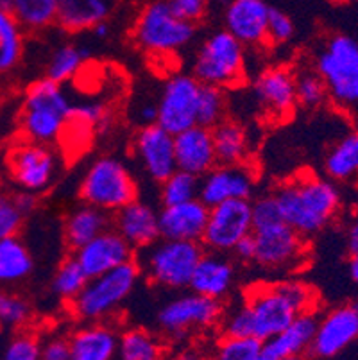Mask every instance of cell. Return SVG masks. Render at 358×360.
I'll return each mask as SVG.
<instances>
[{
	"mask_svg": "<svg viewBox=\"0 0 358 360\" xmlns=\"http://www.w3.org/2000/svg\"><path fill=\"white\" fill-rule=\"evenodd\" d=\"M317 294L301 280L255 283L244 294V303L221 319L222 335L272 339L295 316L315 312Z\"/></svg>",
	"mask_w": 358,
	"mask_h": 360,
	"instance_id": "6da1fadb",
	"label": "cell"
},
{
	"mask_svg": "<svg viewBox=\"0 0 358 360\" xmlns=\"http://www.w3.org/2000/svg\"><path fill=\"white\" fill-rule=\"evenodd\" d=\"M272 195L281 219L305 238L323 231L340 208L339 188L310 172L281 183Z\"/></svg>",
	"mask_w": 358,
	"mask_h": 360,
	"instance_id": "7a4b0ae2",
	"label": "cell"
},
{
	"mask_svg": "<svg viewBox=\"0 0 358 360\" xmlns=\"http://www.w3.org/2000/svg\"><path fill=\"white\" fill-rule=\"evenodd\" d=\"M72 101L63 84L49 77L32 81L24 94L20 131L24 140L44 146L59 142L72 113Z\"/></svg>",
	"mask_w": 358,
	"mask_h": 360,
	"instance_id": "3957f363",
	"label": "cell"
},
{
	"mask_svg": "<svg viewBox=\"0 0 358 360\" xmlns=\"http://www.w3.org/2000/svg\"><path fill=\"white\" fill-rule=\"evenodd\" d=\"M140 267L134 260L118 265L110 273L88 278L83 290L68 303V309L84 323H101L124 305L140 280Z\"/></svg>",
	"mask_w": 358,
	"mask_h": 360,
	"instance_id": "277c9868",
	"label": "cell"
},
{
	"mask_svg": "<svg viewBox=\"0 0 358 360\" xmlns=\"http://www.w3.org/2000/svg\"><path fill=\"white\" fill-rule=\"evenodd\" d=\"M196 36V25L181 20L172 13L167 0H151L134 18L131 38L134 45L154 58L174 56Z\"/></svg>",
	"mask_w": 358,
	"mask_h": 360,
	"instance_id": "5b68a950",
	"label": "cell"
},
{
	"mask_svg": "<svg viewBox=\"0 0 358 360\" xmlns=\"http://www.w3.org/2000/svg\"><path fill=\"white\" fill-rule=\"evenodd\" d=\"M315 72L321 75L328 99L340 110L358 111V41L335 34L315 56Z\"/></svg>",
	"mask_w": 358,
	"mask_h": 360,
	"instance_id": "8992f818",
	"label": "cell"
},
{
	"mask_svg": "<svg viewBox=\"0 0 358 360\" xmlns=\"http://www.w3.org/2000/svg\"><path fill=\"white\" fill-rule=\"evenodd\" d=\"M79 198L84 205L117 214L122 206L138 199V183L122 160L98 156L84 170L79 183Z\"/></svg>",
	"mask_w": 358,
	"mask_h": 360,
	"instance_id": "52a82bcc",
	"label": "cell"
},
{
	"mask_svg": "<svg viewBox=\"0 0 358 360\" xmlns=\"http://www.w3.org/2000/svg\"><path fill=\"white\" fill-rule=\"evenodd\" d=\"M205 255L201 242L167 240L158 238L154 244L142 250L138 267L151 283L163 289H188L197 264Z\"/></svg>",
	"mask_w": 358,
	"mask_h": 360,
	"instance_id": "ba28073f",
	"label": "cell"
},
{
	"mask_svg": "<svg viewBox=\"0 0 358 360\" xmlns=\"http://www.w3.org/2000/svg\"><path fill=\"white\" fill-rule=\"evenodd\" d=\"M192 75L201 84L222 90L241 86L248 77L245 47L226 29L212 32L197 49Z\"/></svg>",
	"mask_w": 358,
	"mask_h": 360,
	"instance_id": "9c48e42d",
	"label": "cell"
},
{
	"mask_svg": "<svg viewBox=\"0 0 358 360\" xmlns=\"http://www.w3.org/2000/svg\"><path fill=\"white\" fill-rule=\"evenodd\" d=\"M6 172L20 192L44 194L54 185L61 169L59 156L52 146L22 142L13 143L6 153Z\"/></svg>",
	"mask_w": 358,
	"mask_h": 360,
	"instance_id": "30bf717a",
	"label": "cell"
},
{
	"mask_svg": "<svg viewBox=\"0 0 358 360\" xmlns=\"http://www.w3.org/2000/svg\"><path fill=\"white\" fill-rule=\"evenodd\" d=\"M255 257L252 262L267 271L295 269L307 255V242L285 221L252 228Z\"/></svg>",
	"mask_w": 358,
	"mask_h": 360,
	"instance_id": "8fae6325",
	"label": "cell"
},
{
	"mask_svg": "<svg viewBox=\"0 0 358 360\" xmlns=\"http://www.w3.org/2000/svg\"><path fill=\"white\" fill-rule=\"evenodd\" d=\"M224 316L221 301L186 292L174 297L158 312V325L170 337H185L219 325Z\"/></svg>",
	"mask_w": 358,
	"mask_h": 360,
	"instance_id": "7c38bea8",
	"label": "cell"
},
{
	"mask_svg": "<svg viewBox=\"0 0 358 360\" xmlns=\"http://www.w3.org/2000/svg\"><path fill=\"white\" fill-rule=\"evenodd\" d=\"M201 83L192 74L174 72L163 83L158 97V126L177 135L197 124V97Z\"/></svg>",
	"mask_w": 358,
	"mask_h": 360,
	"instance_id": "4fadbf2b",
	"label": "cell"
},
{
	"mask_svg": "<svg viewBox=\"0 0 358 360\" xmlns=\"http://www.w3.org/2000/svg\"><path fill=\"white\" fill-rule=\"evenodd\" d=\"M252 233V210L249 199H235L208 210L203 248L213 253H231L235 245Z\"/></svg>",
	"mask_w": 358,
	"mask_h": 360,
	"instance_id": "5bb4252c",
	"label": "cell"
},
{
	"mask_svg": "<svg viewBox=\"0 0 358 360\" xmlns=\"http://www.w3.org/2000/svg\"><path fill=\"white\" fill-rule=\"evenodd\" d=\"M131 149L147 178L158 185L165 181L174 170H177L174 135L158 124L138 127Z\"/></svg>",
	"mask_w": 358,
	"mask_h": 360,
	"instance_id": "9a60e30c",
	"label": "cell"
},
{
	"mask_svg": "<svg viewBox=\"0 0 358 360\" xmlns=\"http://www.w3.org/2000/svg\"><path fill=\"white\" fill-rule=\"evenodd\" d=\"M255 169L245 163L236 165H219L199 178V199L208 208L235 199H249L255 194Z\"/></svg>",
	"mask_w": 358,
	"mask_h": 360,
	"instance_id": "2e32d148",
	"label": "cell"
},
{
	"mask_svg": "<svg viewBox=\"0 0 358 360\" xmlns=\"http://www.w3.org/2000/svg\"><path fill=\"white\" fill-rule=\"evenodd\" d=\"M252 94L265 115L274 120L288 119L298 106L295 72L285 65L265 68L252 81Z\"/></svg>",
	"mask_w": 358,
	"mask_h": 360,
	"instance_id": "e0dca14e",
	"label": "cell"
},
{
	"mask_svg": "<svg viewBox=\"0 0 358 360\" xmlns=\"http://www.w3.org/2000/svg\"><path fill=\"white\" fill-rule=\"evenodd\" d=\"M269 13L271 8L265 0H228L224 29L244 47H265Z\"/></svg>",
	"mask_w": 358,
	"mask_h": 360,
	"instance_id": "ac0fdd59",
	"label": "cell"
},
{
	"mask_svg": "<svg viewBox=\"0 0 358 360\" xmlns=\"http://www.w3.org/2000/svg\"><path fill=\"white\" fill-rule=\"evenodd\" d=\"M133 253V248L113 228H108L94 240L75 250L72 257L77 260L88 278H95L110 273L126 262L134 260Z\"/></svg>",
	"mask_w": 358,
	"mask_h": 360,
	"instance_id": "d6986e66",
	"label": "cell"
},
{
	"mask_svg": "<svg viewBox=\"0 0 358 360\" xmlns=\"http://www.w3.org/2000/svg\"><path fill=\"white\" fill-rule=\"evenodd\" d=\"M208 206L201 199L163 206L158 212L160 238L167 240L201 242L208 222Z\"/></svg>",
	"mask_w": 358,
	"mask_h": 360,
	"instance_id": "ffe728a7",
	"label": "cell"
},
{
	"mask_svg": "<svg viewBox=\"0 0 358 360\" xmlns=\"http://www.w3.org/2000/svg\"><path fill=\"white\" fill-rule=\"evenodd\" d=\"M174 153L177 169L196 178H203L217 165L212 129L199 124L174 135Z\"/></svg>",
	"mask_w": 358,
	"mask_h": 360,
	"instance_id": "44dd1931",
	"label": "cell"
},
{
	"mask_svg": "<svg viewBox=\"0 0 358 360\" xmlns=\"http://www.w3.org/2000/svg\"><path fill=\"white\" fill-rule=\"evenodd\" d=\"M358 337V319L354 307L333 309L317 321L310 349L317 356H335Z\"/></svg>",
	"mask_w": 358,
	"mask_h": 360,
	"instance_id": "7402d4cb",
	"label": "cell"
},
{
	"mask_svg": "<svg viewBox=\"0 0 358 360\" xmlns=\"http://www.w3.org/2000/svg\"><path fill=\"white\" fill-rule=\"evenodd\" d=\"M113 230L117 231L133 250H146L160 238L158 210L153 205L134 199L122 206L113 217Z\"/></svg>",
	"mask_w": 358,
	"mask_h": 360,
	"instance_id": "603a6c76",
	"label": "cell"
},
{
	"mask_svg": "<svg viewBox=\"0 0 358 360\" xmlns=\"http://www.w3.org/2000/svg\"><path fill=\"white\" fill-rule=\"evenodd\" d=\"M235 264L228 255L205 251L192 274L188 289L199 296L222 301L235 287Z\"/></svg>",
	"mask_w": 358,
	"mask_h": 360,
	"instance_id": "cb8c5ba5",
	"label": "cell"
},
{
	"mask_svg": "<svg viewBox=\"0 0 358 360\" xmlns=\"http://www.w3.org/2000/svg\"><path fill=\"white\" fill-rule=\"evenodd\" d=\"M317 314L303 312L295 316L288 326H285L278 335L265 340L262 346V356L265 360H283L301 356L307 352L314 340L315 328H317Z\"/></svg>",
	"mask_w": 358,
	"mask_h": 360,
	"instance_id": "d4e9b609",
	"label": "cell"
},
{
	"mask_svg": "<svg viewBox=\"0 0 358 360\" xmlns=\"http://www.w3.org/2000/svg\"><path fill=\"white\" fill-rule=\"evenodd\" d=\"M70 360H113L118 335L106 323H88L68 337Z\"/></svg>",
	"mask_w": 358,
	"mask_h": 360,
	"instance_id": "484cf974",
	"label": "cell"
},
{
	"mask_svg": "<svg viewBox=\"0 0 358 360\" xmlns=\"http://www.w3.org/2000/svg\"><path fill=\"white\" fill-rule=\"evenodd\" d=\"M108 228H111L110 214L81 202L79 206L72 208L65 217L63 237L68 248L75 251L98 237Z\"/></svg>",
	"mask_w": 358,
	"mask_h": 360,
	"instance_id": "4316f807",
	"label": "cell"
},
{
	"mask_svg": "<svg viewBox=\"0 0 358 360\" xmlns=\"http://www.w3.org/2000/svg\"><path fill=\"white\" fill-rule=\"evenodd\" d=\"M111 13V0H59L58 24L65 32L91 31L97 24L106 22Z\"/></svg>",
	"mask_w": 358,
	"mask_h": 360,
	"instance_id": "83f0119b",
	"label": "cell"
},
{
	"mask_svg": "<svg viewBox=\"0 0 358 360\" xmlns=\"http://www.w3.org/2000/svg\"><path fill=\"white\" fill-rule=\"evenodd\" d=\"M212 140L219 165H236L248 162L249 135L241 122L224 119L212 127Z\"/></svg>",
	"mask_w": 358,
	"mask_h": 360,
	"instance_id": "f1b7e54d",
	"label": "cell"
},
{
	"mask_svg": "<svg viewBox=\"0 0 358 360\" xmlns=\"http://www.w3.org/2000/svg\"><path fill=\"white\" fill-rule=\"evenodd\" d=\"M59 0H8V11L25 32H41L58 24Z\"/></svg>",
	"mask_w": 358,
	"mask_h": 360,
	"instance_id": "f546056e",
	"label": "cell"
},
{
	"mask_svg": "<svg viewBox=\"0 0 358 360\" xmlns=\"http://www.w3.org/2000/svg\"><path fill=\"white\" fill-rule=\"evenodd\" d=\"M34 269V260L27 245L18 237L0 240V287L16 285Z\"/></svg>",
	"mask_w": 358,
	"mask_h": 360,
	"instance_id": "4dcf8cb0",
	"label": "cell"
},
{
	"mask_svg": "<svg viewBox=\"0 0 358 360\" xmlns=\"http://www.w3.org/2000/svg\"><path fill=\"white\" fill-rule=\"evenodd\" d=\"M90 58V49L87 45L67 41L51 52V58L45 67V77L59 84L72 81L79 72L83 70Z\"/></svg>",
	"mask_w": 358,
	"mask_h": 360,
	"instance_id": "1f68e13d",
	"label": "cell"
},
{
	"mask_svg": "<svg viewBox=\"0 0 358 360\" xmlns=\"http://www.w3.org/2000/svg\"><path fill=\"white\" fill-rule=\"evenodd\" d=\"M328 178L339 183L358 179V131L347 133L331 147L324 160Z\"/></svg>",
	"mask_w": 358,
	"mask_h": 360,
	"instance_id": "d6a6232c",
	"label": "cell"
},
{
	"mask_svg": "<svg viewBox=\"0 0 358 360\" xmlns=\"http://www.w3.org/2000/svg\"><path fill=\"white\" fill-rule=\"evenodd\" d=\"M25 31L6 8H0V75L11 74L22 63Z\"/></svg>",
	"mask_w": 358,
	"mask_h": 360,
	"instance_id": "836d02e7",
	"label": "cell"
},
{
	"mask_svg": "<svg viewBox=\"0 0 358 360\" xmlns=\"http://www.w3.org/2000/svg\"><path fill=\"white\" fill-rule=\"evenodd\" d=\"M120 360H162L165 353L162 339L143 328H129L118 337Z\"/></svg>",
	"mask_w": 358,
	"mask_h": 360,
	"instance_id": "e575fe53",
	"label": "cell"
},
{
	"mask_svg": "<svg viewBox=\"0 0 358 360\" xmlns=\"http://www.w3.org/2000/svg\"><path fill=\"white\" fill-rule=\"evenodd\" d=\"M88 276L84 271L81 269V265L77 264L74 257L65 258L61 264L58 265L54 276H52V292L59 297L70 303L75 296H77L83 287L87 285Z\"/></svg>",
	"mask_w": 358,
	"mask_h": 360,
	"instance_id": "d590c367",
	"label": "cell"
},
{
	"mask_svg": "<svg viewBox=\"0 0 358 360\" xmlns=\"http://www.w3.org/2000/svg\"><path fill=\"white\" fill-rule=\"evenodd\" d=\"M197 198H199V178L188 172L177 169L165 181L160 183V201L163 206L179 205Z\"/></svg>",
	"mask_w": 358,
	"mask_h": 360,
	"instance_id": "8d00e7d4",
	"label": "cell"
},
{
	"mask_svg": "<svg viewBox=\"0 0 358 360\" xmlns=\"http://www.w3.org/2000/svg\"><path fill=\"white\" fill-rule=\"evenodd\" d=\"M226 119V94L222 88L212 84H201L197 97V124L205 127H215Z\"/></svg>",
	"mask_w": 358,
	"mask_h": 360,
	"instance_id": "74e56055",
	"label": "cell"
},
{
	"mask_svg": "<svg viewBox=\"0 0 358 360\" xmlns=\"http://www.w3.org/2000/svg\"><path fill=\"white\" fill-rule=\"evenodd\" d=\"M262 346L264 342L252 337L222 335L212 360H256L262 355Z\"/></svg>",
	"mask_w": 358,
	"mask_h": 360,
	"instance_id": "f35d334b",
	"label": "cell"
},
{
	"mask_svg": "<svg viewBox=\"0 0 358 360\" xmlns=\"http://www.w3.org/2000/svg\"><path fill=\"white\" fill-rule=\"evenodd\" d=\"M32 309L24 296L0 287V326L22 328L29 323Z\"/></svg>",
	"mask_w": 358,
	"mask_h": 360,
	"instance_id": "ab89813d",
	"label": "cell"
},
{
	"mask_svg": "<svg viewBox=\"0 0 358 360\" xmlns=\"http://www.w3.org/2000/svg\"><path fill=\"white\" fill-rule=\"evenodd\" d=\"M295 99L305 108H319L326 103L328 91L315 70L295 72Z\"/></svg>",
	"mask_w": 358,
	"mask_h": 360,
	"instance_id": "60d3db41",
	"label": "cell"
},
{
	"mask_svg": "<svg viewBox=\"0 0 358 360\" xmlns=\"http://www.w3.org/2000/svg\"><path fill=\"white\" fill-rule=\"evenodd\" d=\"M2 360H41V342L32 333H16L4 346Z\"/></svg>",
	"mask_w": 358,
	"mask_h": 360,
	"instance_id": "b9f144b4",
	"label": "cell"
},
{
	"mask_svg": "<svg viewBox=\"0 0 358 360\" xmlns=\"http://www.w3.org/2000/svg\"><path fill=\"white\" fill-rule=\"evenodd\" d=\"M25 215L20 212L15 202V195L0 192V240L18 237Z\"/></svg>",
	"mask_w": 358,
	"mask_h": 360,
	"instance_id": "7bdbcfd3",
	"label": "cell"
},
{
	"mask_svg": "<svg viewBox=\"0 0 358 360\" xmlns=\"http://www.w3.org/2000/svg\"><path fill=\"white\" fill-rule=\"evenodd\" d=\"M294 22L288 15H285L280 9H272L269 13V22H267V45L278 47L287 41L292 40L294 36Z\"/></svg>",
	"mask_w": 358,
	"mask_h": 360,
	"instance_id": "ee69618b",
	"label": "cell"
},
{
	"mask_svg": "<svg viewBox=\"0 0 358 360\" xmlns=\"http://www.w3.org/2000/svg\"><path fill=\"white\" fill-rule=\"evenodd\" d=\"M167 4L181 20L197 25L208 15L212 0H167Z\"/></svg>",
	"mask_w": 358,
	"mask_h": 360,
	"instance_id": "f6af8a7d",
	"label": "cell"
},
{
	"mask_svg": "<svg viewBox=\"0 0 358 360\" xmlns=\"http://www.w3.org/2000/svg\"><path fill=\"white\" fill-rule=\"evenodd\" d=\"M41 360H70V346L68 339L52 337L41 345Z\"/></svg>",
	"mask_w": 358,
	"mask_h": 360,
	"instance_id": "bcb514c9",
	"label": "cell"
},
{
	"mask_svg": "<svg viewBox=\"0 0 358 360\" xmlns=\"http://www.w3.org/2000/svg\"><path fill=\"white\" fill-rule=\"evenodd\" d=\"M133 119L140 127L156 124L158 120V104L156 101L143 99L138 101L133 108Z\"/></svg>",
	"mask_w": 358,
	"mask_h": 360,
	"instance_id": "7dc6e473",
	"label": "cell"
},
{
	"mask_svg": "<svg viewBox=\"0 0 358 360\" xmlns=\"http://www.w3.org/2000/svg\"><path fill=\"white\" fill-rule=\"evenodd\" d=\"M15 202L20 208V212L27 217V215H31L36 210V206H38V195L29 194V192H18V194H15Z\"/></svg>",
	"mask_w": 358,
	"mask_h": 360,
	"instance_id": "c3c4849f",
	"label": "cell"
},
{
	"mask_svg": "<svg viewBox=\"0 0 358 360\" xmlns=\"http://www.w3.org/2000/svg\"><path fill=\"white\" fill-rule=\"evenodd\" d=\"M236 258L241 262H252V257H255V244H252V237H245L244 240H241L235 245V250L231 251Z\"/></svg>",
	"mask_w": 358,
	"mask_h": 360,
	"instance_id": "681fc988",
	"label": "cell"
},
{
	"mask_svg": "<svg viewBox=\"0 0 358 360\" xmlns=\"http://www.w3.org/2000/svg\"><path fill=\"white\" fill-rule=\"evenodd\" d=\"M174 360H212V356H208L205 352H201V349L186 348L183 349L179 355H176V359Z\"/></svg>",
	"mask_w": 358,
	"mask_h": 360,
	"instance_id": "f907efd6",
	"label": "cell"
},
{
	"mask_svg": "<svg viewBox=\"0 0 358 360\" xmlns=\"http://www.w3.org/2000/svg\"><path fill=\"white\" fill-rule=\"evenodd\" d=\"M346 242H347V250H350V253L358 255V221H354L353 224L350 226Z\"/></svg>",
	"mask_w": 358,
	"mask_h": 360,
	"instance_id": "816d5d0a",
	"label": "cell"
},
{
	"mask_svg": "<svg viewBox=\"0 0 358 360\" xmlns=\"http://www.w3.org/2000/svg\"><path fill=\"white\" fill-rule=\"evenodd\" d=\"M91 32H94V36L95 38H98V40H106L108 36H110L111 29L110 25H108V22H101V24H97L94 29H91Z\"/></svg>",
	"mask_w": 358,
	"mask_h": 360,
	"instance_id": "f5cc1de1",
	"label": "cell"
},
{
	"mask_svg": "<svg viewBox=\"0 0 358 360\" xmlns=\"http://www.w3.org/2000/svg\"><path fill=\"white\" fill-rule=\"evenodd\" d=\"M350 274H351V278H353V280L358 283V255H351Z\"/></svg>",
	"mask_w": 358,
	"mask_h": 360,
	"instance_id": "db71d44e",
	"label": "cell"
},
{
	"mask_svg": "<svg viewBox=\"0 0 358 360\" xmlns=\"http://www.w3.org/2000/svg\"><path fill=\"white\" fill-rule=\"evenodd\" d=\"M0 8L8 9V0H0Z\"/></svg>",
	"mask_w": 358,
	"mask_h": 360,
	"instance_id": "11a10c76",
	"label": "cell"
},
{
	"mask_svg": "<svg viewBox=\"0 0 358 360\" xmlns=\"http://www.w3.org/2000/svg\"><path fill=\"white\" fill-rule=\"evenodd\" d=\"M283 360H301L300 356H294V359H283Z\"/></svg>",
	"mask_w": 358,
	"mask_h": 360,
	"instance_id": "9f6ffc18",
	"label": "cell"
},
{
	"mask_svg": "<svg viewBox=\"0 0 358 360\" xmlns=\"http://www.w3.org/2000/svg\"><path fill=\"white\" fill-rule=\"evenodd\" d=\"M354 312H357V319H358V307H354Z\"/></svg>",
	"mask_w": 358,
	"mask_h": 360,
	"instance_id": "6f0895ef",
	"label": "cell"
},
{
	"mask_svg": "<svg viewBox=\"0 0 358 360\" xmlns=\"http://www.w3.org/2000/svg\"><path fill=\"white\" fill-rule=\"evenodd\" d=\"M256 360H265V359H264V356H262V355H260V356H258V359H256Z\"/></svg>",
	"mask_w": 358,
	"mask_h": 360,
	"instance_id": "680465c9",
	"label": "cell"
},
{
	"mask_svg": "<svg viewBox=\"0 0 358 360\" xmlns=\"http://www.w3.org/2000/svg\"><path fill=\"white\" fill-rule=\"evenodd\" d=\"M357 2H358V0H357Z\"/></svg>",
	"mask_w": 358,
	"mask_h": 360,
	"instance_id": "91938a15",
	"label": "cell"
}]
</instances>
